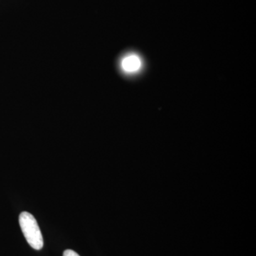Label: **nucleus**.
I'll list each match as a JSON object with an SVG mask.
<instances>
[{
	"label": "nucleus",
	"mask_w": 256,
	"mask_h": 256,
	"mask_svg": "<svg viewBox=\"0 0 256 256\" xmlns=\"http://www.w3.org/2000/svg\"><path fill=\"white\" fill-rule=\"evenodd\" d=\"M142 66L140 58L136 54L128 55L121 62V67L124 72L128 74L136 73Z\"/></svg>",
	"instance_id": "obj_2"
},
{
	"label": "nucleus",
	"mask_w": 256,
	"mask_h": 256,
	"mask_svg": "<svg viewBox=\"0 0 256 256\" xmlns=\"http://www.w3.org/2000/svg\"><path fill=\"white\" fill-rule=\"evenodd\" d=\"M63 256H80L77 254L76 252H74L73 250H70V249H68V250H66L65 252H64Z\"/></svg>",
	"instance_id": "obj_3"
},
{
	"label": "nucleus",
	"mask_w": 256,
	"mask_h": 256,
	"mask_svg": "<svg viewBox=\"0 0 256 256\" xmlns=\"http://www.w3.org/2000/svg\"><path fill=\"white\" fill-rule=\"evenodd\" d=\"M18 222L28 245L35 250H41L44 246V239L34 216L28 212H23L20 214Z\"/></svg>",
	"instance_id": "obj_1"
}]
</instances>
